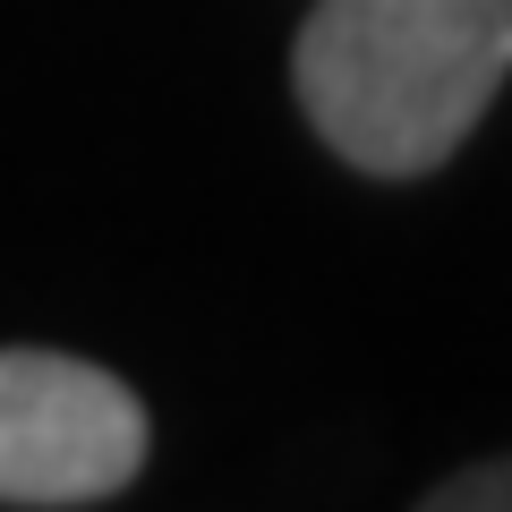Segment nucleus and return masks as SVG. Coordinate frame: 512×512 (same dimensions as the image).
Returning a JSON list of instances; mask_svg holds the SVG:
<instances>
[{"label": "nucleus", "mask_w": 512, "mask_h": 512, "mask_svg": "<svg viewBox=\"0 0 512 512\" xmlns=\"http://www.w3.org/2000/svg\"><path fill=\"white\" fill-rule=\"evenodd\" d=\"M512 77V0H316L291 43L308 128L367 180H427Z\"/></svg>", "instance_id": "nucleus-1"}, {"label": "nucleus", "mask_w": 512, "mask_h": 512, "mask_svg": "<svg viewBox=\"0 0 512 512\" xmlns=\"http://www.w3.org/2000/svg\"><path fill=\"white\" fill-rule=\"evenodd\" d=\"M154 419L111 367L69 350H0V504L86 512L137 487Z\"/></svg>", "instance_id": "nucleus-2"}, {"label": "nucleus", "mask_w": 512, "mask_h": 512, "mask_svg": "<svg viewBox=\"0 0 512 512\" xmlns=\"http://www.w3.org/2000/svg\"><path fill=\"white\" fill-rule=\"evenodd\" d=\"M419 512H512V453L495 461H470V470H453L436 495H427Z\"/></svg>", "instance_id": "nucleus-3"}]
</instances>
